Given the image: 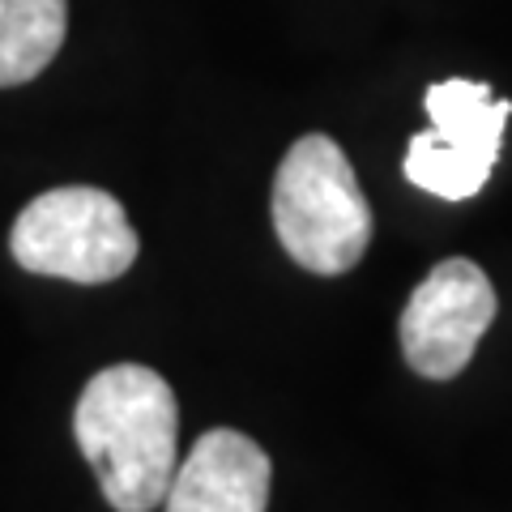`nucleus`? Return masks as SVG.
Wrapping results in <instances>:
<instances>
[{"instance_id": "nucleus-2", "label": "nucleus", "mask_w": 512, "mask_h": 512, "mask_svg": "<svg viewBox=\"0 0 512 512\" xmlns=\"http://www.w3.org/2000/svg\"><path fill=\"white\" fill-rule=\"evenodd\" d=\"M274 231L308 274L338 278L363 261L372 244V205L333 137L308 133L286 150L274 175Z\"/></svg>"}, {"instance_id": "nucleus-5", "label": "nucleus", "mask_w": 512, "mask_h": 512, "mask_svg": "<svg viewBox=\"0 0 512 512\" xmlns=\"http://www.w3.org/2000/svg\"><path fill=\"white\" fill-rule=\"evenodd\" d=\"M269 483L265 448L235 427H214L175 466L163 504L167 512H265Z\"/></svg>"}, {"instance_id": "nucleus-1", "label": "nucleus", "mask_w": 512, "mask_h": 512, "mask_svg": "<svg viewBox=\"0 0 512 512\" xmlns=\"http://www.w3.org/2000/svg\"><path fill=\"white\" fill-rule=\"evenodd\" d=\"M73 436L116 512H150L163 504L180 466V406L154 367H103L77 397Z\"/></svg>"}, {"instance_id": "nucleus-3", "label": "nucleus", "mask_w": 512, "mask_h": 512, "mask_svg": "<svg viewBox=\"0 0 512 512\" xmlns=\"http://www.w3.org/2000/svg\"><path fill=\"white\" fill-rule=\"evenodd\" d=\"M13 261L64 282H111L137 261V231L124 205L103 188L69 184L35 197L13 222Z\"/></svg>"}, {"instance_id": "nucleus-6", "label": "nucleus", "mask_w": 512, "mask_h": 512, "mask_svg": "<svg viewBox=\"0 0 512 512\" xmlns=\"http://www.w3.org/2000/svg\"><path fill=\"white\" fill-rule=\"evenodd\" d=\"M69 0H0V86H22L56 60Z\"/></svg>"}, {"instance_id": "nucleus-7", "label": "nucleus", "mask_w": 512, "mask_h": 512, "mask_svg": "<svg viewBox=\"0 0 512 512\" xmlns=\"http://www.w3.org/2000/svg\"><path fill=\"white\" fill-rule=\"evenodd\" d=\"M427 116L431 128L453 141V146L478 150L487 158H500L504 124L512 116L508 99H495L487 82H466V77H448V82L427 86Z\"/></svg>"}, {"instance_id": "nucleus-4", "label": "nucleus", "mask_w": 512, "mask_h": 512, "mask_svg": "<svg viewBox=\"0 0 512 512\" xmlns=\"http://www.w3.org/2000/svg\"><path fill=\"white\" fill-rule=\"evenodd\" d=\"M495 320V286L466 256H448L414 286L402 312V355L427 380L466 372Z\"/></svg>"}, {"instance_id": "nucleus-8", "label": "nucleus", "mask_w": 512, "mask_h": 512, "mask_svg": "<svg viewBox=\"0 0 512 512\" xmlns=\"http://www.w3.org/2000/svg\"><path fill=\"white\" fill-rule=\"evenodd\" d=\"M491 167H495V158L466 150V146H453L436 128L414 133L406 146V180L414 188L431 192V197H444V201H466L474 192H483Z\"/></svg>"}]
</instances>
